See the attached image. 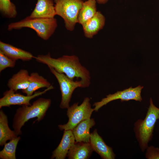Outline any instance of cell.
<instances>
[{
	"label": "cell",
	"instance_id": "8fae6325",
	"mask_svg": "<svg viewBox=\"0 0 159 159\" xmlns=\"http://www.w3.org/2000/svg\"><path fill=\"white\" fill-rule=\"evenodd\" d=\"M76 141L71 130H64L61 140L57 148L52 152L51 159H64Z\"/></svg>",
	"mask_w": 159,
	"mask_h": 159
},
{
	"label": "cell",
	"instance_id": "5b68a950",
	"mask_svg": "<svg viewBox=\"0 0 159 159\" xmlns=\"http://www.w3.org/2000/svg\"><path fill=\"white\" fill-rule=\"evenodd\" d=\"M56 15L63 19L65 26L70 31L78 23V16L84 1L82 0H54Z\"/></svg>",
	"mask_w": 159,
	"mask_h": 159
},
{
	"label": "cell",
	"instance_id": "d4e9b609",
	"mask_svg": "<svg viewBox=\"0 0 159 159\" xmlns=\"http://www.w3.org/2000/svg\"><path fill=\"white\" fill-rule=\"evenodd\" d=\"M97 2L100 4H106L109 0H95Z\"/></svg>",
	"mask_w": 159,
	"mask_h": 159
},
{
	"label": "cell",
	"instance_id": "ac0fdd59",
	"mask_svg": "<svg viewBox=\"0 0 159 159\" xmlns=\"http://www.w3.org/2000/svg\"><path fill=\"white\" fill-rule=\"evenodd\" d=\"M52 85L47 79L38 73L33 72L30 74L28 87L22 91L27 95H32L37 90L41 88H49Z\"/></svg>",
	"mask_w": 159,
	"mask_h": 159
},
{
	"label": "cell",
	"instance_id": "30bf717a",
	"mask_svg": "<svg viewBox=\"0 0 159 159\" xmlns=\"http://www.w3.org/2000/svg\"><path fill=\"white\" fill-rule=\"evenodd\" d=\"M90 143L93 151L103 159H114L115 155L112 148L107 145L98 133L96 129L91 133Z\"/></svg>",
	"mask_w": 159,
	"mask_h": 159
},
{
	"label": "cell",
	"instance_id": "8992f818",
	"mask_svg": "<svg viewBox=\"0 0 159 159\" xmlns=\"http://www.w3.org/2000/svg\"><path fill=\"white\" fill-rule=\"evenodd\" d=\"M88 97H85L82 103L79 105L78 103H75L67 108V115L69 120L65 124L58 125L61 130H72L82 121L90 118L94 108L91 107Z\"/></svg>",
	"mask_w": 159,
	"mask_h": 159
},
{
	"label": "cell",
	"instance_id": "6da1fadb",
	"mask_svg": "<svg viewBox=\"0 0 159 159\" xmlns=\"http://www.w3.org/2000/svg\"><path fill=\"white\" fill-rule=\"evenodd\" d=\"M39 63L47 65L48 67L53 68L57 72L64 73L69 79L80 78L84 88L89 87L91 83L89 71L83 66L76 55H64L58 58L52 57L50 53L46 55L39 54L34 58Z\"/></svg>",
	"mask_w": 159,
	"mask_h": 159
},
{
	"label": "cell",
	"instance_id": "9c48e42d",
	"mask_svg": "<svg viewBox=\"0 0 159 159\" xmlns=\"http://www.w3.org/2000/svg\"><path fill=\"white\" fill-rule=\"evenodd\" d=\"M52 85L49 87L42 91H36L32 95H24L16 93L14 90L9 89L3 93V97L0 99V108L3 107H9L12 105H30V101L34 98L45 93L47 91L53 89Z\"/></svg>",
	"mask_w": 159,
	"mask_h": 159
},
{
	"label": "cell",
	"instance_id": "9a60e30c",
	"mask_svg": "<svg viewBox=\"0 0 159 159\" xmlns=\"http://www.w3.org/2000/svg\"><path fill=\"white\" fill-rule=\"evenodd\" d=\"M95 124L94 119L90 118L81 121L72 130L76 142L90 143V129Z\"/></svg>",
	"mask_w": 159,
	"mask_h": 159
},
{
	"label": "cell",
	"instance_id": "d6986e66",
	"mask_svg": "<svg viewBox=\"0 0 159 159\" xmlns=\"http://www.w3.org/2000/svg\"><path fill=\"white\" fill-rule=\"evenodd\" d=\"M18 136L14 130H11L8 124L7 116L2 110L0 111V145H4L7 141L16 138Z\"/></svg>",
	"mask_w": 159,
	"mask_h": 159
},
{
	"label": "cell",
	"instance_id": "7c38bea8",
	"mask_svg": "<svg viewBox=\"0 0 159 159\" xmlns=\"http://www.w3.org/2000/svg\"><path fill=\"white\" fill-rule=\"evenodd\" d=\"M105 21L104 16L97 11L95 14L83 25L84 35L87 38L91 39L104 27Z\"/></svg>",
	"mask_w": 159,
	"mask_h": 159
},
{
	"label": "cell",
	"instance_id": "277c9868",
	"mask_svg": "<svg viewBox=\"0 0 159 159\" xmlns=\"http://www.w3.org/2000/svg\"><path fill=\"white\" fill-rule=\"evenodd\" d=\"M57 26L55 18L32 17L29 16L18 21L9 24L7 29L11 31L28 28L34 30L38 36L44 40H48L53 34Z\"/></svg>",
	"mask_w": 159,
	"mask_h": 159
},
{
	"label": "cell",
	"instance_id": "cb8c5ba5",
	"mask_svg": "<svg viewBox=\"0 0 159 159\" xmlns=\"http://www.w3.org/2000/svg\"><path fill=\"white\" fill-rule=\"evenodd\" d=\"M145 154L146 158L159 159V149L153 146L148 147Z\"/></svg>",
	"mask_w": 159,
	"mask_h": 159
},
{
	"label": "cell",
	"instance_id": "ffe728a7",
	"mask_svg": "<svg viewBox=\"0 0 159 159\" xmlns=\"http://www.w3.org/2000/svg\"><path fill=\"white\" fill-rule=\"evenodd\" d=\"M97 1L87 0L84 1L78 16V23L82 25L92 18L97 12Z\"/></svg>",
	"mask_w": 159,
	"mask_h": 159
},
{
	"label": "cell",
	"instance_id": "2e32d148",
	"mask_svg": "<svg viewBox=\"0 0 159 159\" xmlns=\"http://www.w3.org/2000/svg\"><path fill=\"white\" fill-rule=\"evenodd\" d=\"M29 77L30 75L27 70L21 69L9 80L7 86L9 89L15 92L19 90H25L28 86Z\"/></svg>",
	"mask_w": 159,
	"mask_h": 159
},
{
	"label": "cell",
	"instance_id": "7a4b0ae2",
	"mask_svg": "<svg viewBox=\"0 0 159 159\" xmlns=\"http://www.w3.org/2000/svg\"><path fill=\"white\" fill-rule=\"evenodd\" d=\"M50 99L40 98L30 105H22L16 110L13 119L12 127L16 135L21 134V128L29 119L37 117L38 122L43 120L50 107Z\"/></svg>",
	"mask_w": 159,
	"mask_h": 159
},
{
	"label": "cell",
	"instance_id": "e0dca14e",
	"mask_svg": "<svg viewBox=\"0 0 159 159\" xmlns=\"http://www.w3.org/2000/svg\"><path fill=\"white\" fill-rule=\"evenodd\" d=\"M93 150L90 143L76 142L69 150L67 157L69 159H87Z\"/></svg>",
	"mask_w": 159,
	"mask_h": 159
},
{
	"label": "cell",
	"instance_id": "ba28073f",
	"mask_svg": "<svg viewBox=\"0 0 159 159\" xmlns=\"http://www.w3.org/2000/svg\"><path fill=\"white\" fill-rule=\"evenodd\" d=\"M143 87L139 85L135 87L130 88L122 91H117L113 94H110L101 101L95 102L93 104L94 111L97 112L103 106L112 101L120 99L121 102L131 100L141 102L142 98L141 93Z\"/></svg>",
	"mask_w": 159,
	"mask_h": 159
},
{
	"label": "cell",
	"instance_id": "7402d4cb",
	"mask_svg": "<svg viewBox=\"0 0 159 159\" xmlns=\"http://www.w3.org/2000/svg\"><path fill=\"white\" fill-rule=\"evenodd\" d=\"M0 11L1 14L8 18H14L17 15L15 5L10 0H0Z\"/></svg>",
	"mask_w": 159,
	"mask_h": 159
},
{
	"label": "cell",
	"instance_id": "44dd1931",
	"mask_svg": "<svg viewBox=\"0 0 159 159\" xmlns=\"http://www.w3.org/2000/svg\"><path fill=\"white\" fill-rule=\"evenodd\" d=\"M20 137L10 140L4 145L3 149L0 151L1 159H16V152L18 143L20 140Z\"/></svg>",
	"mask_w": 159,
	"mask_h": 159
},
{
	"label": "cell",
	"instance_id": "5bb4252c",
	"mask_svg": "<svg viewBox=\"0 0 159 159\" xmlns=\"http://www.w3.org/2000/svg\"><path fill=\"white\" fill-rule=\"evenodd\" d=\"M56 15L53 0H37L35 7L29 16L32 17L51 18Z\"/></svg>",
	"mask_w": 159,
	"mask_h": 159
},
{
	"label": "cell",
	"instance_id": "52a82bcc",
	"mask_svg": "<svg viewBox=\"0 0 159 159\" xmlns=\"http://www.w3.org/2000/svg\"><path fill=\"white\" fill-rule=\"evenodd\" d=\"M49 68L56 78L59 85L62 96L60 107L67 109L69 106V103L73 92L78 87L84 88L83 84L80 80H71L64 74L58 72L52 68Z\"/></svg>",
	"mask_w": 159,
	"mask_h": 159
},
{
	"label": "cell",
	"instance_id": "3957f363",
	"mask_svg": "<svg viewBox=\"0 0 159 159\" xmlns=\"http://www.w3.org/2000/svg\"><path fill=\"white\" fill-rule=\"evenodd\" d=\"M150 105L144 120H138L134 124V130L140 147L144 152L151 140L155 124L159 119V108L153 104L150 98Z\"/></svg>",
	"mask_w": 159,
	"mask_h": 159
},
{
	"label": "cell",
	"instance_id": "4fadbf2b",
	"mask_svg": "<svg viewBox=\"0 0 159 159\" xmlns=\"http://www.w3.org/2000/svg\"><path fill=\"white\" fill-rule=\"evenodd\" d=\"M0 51L7 57L16 61L19 59L23 61H29L34 57L28 51L1 41L0 42Z\"/></svg>",
	"mask_w": 159,
	"mask_h": 159
},
{
	"label": "cell",
	"instance_id": "603a6c76",
	"mask_svg": "<svg viewBox=\"0 0 159 159\" xmlns=\"http://www.w3.org/2000/svg\"><path fill=\"white\" fill-rule=\"evenodd\" d=\"M16 61L9 58L0 51V72L7 68H14Z\"/></svg>",
	"mask_w": 159,
	"mask_h": 159
}]
</instances>
